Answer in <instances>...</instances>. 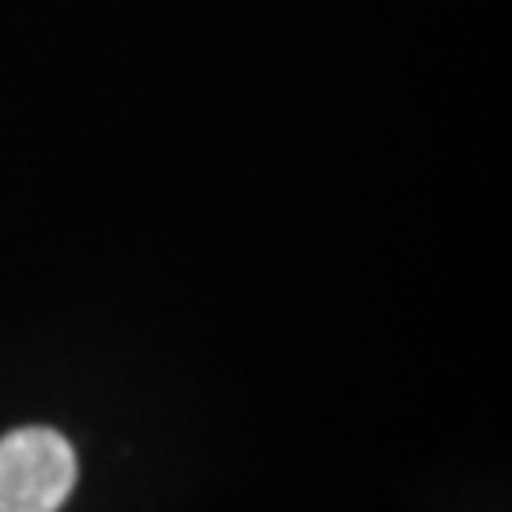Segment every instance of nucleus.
Returning <instances> with one entry per match:
<instances>
[{
	"label": "nucleus",
	"instance_id": "obj_1",
	"mask_svg": "<svg viewBox=\"0 0 512 512\" xmlns=\"http://www.w3.org/2000/svg\"><path fill=\"white\" fill-rule=\"evenodd\" d=\"M76 486V452L57 429L27 425L0 440V512H57Z\"/></svg>",
	"mask_w": 512,
	"mask_h": 512
}]
</instances>
